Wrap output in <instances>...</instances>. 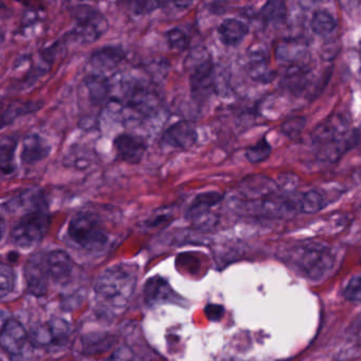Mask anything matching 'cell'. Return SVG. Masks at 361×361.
Listing matches in <instances>:
<instances>
[{"instance_id": "obj_1", "label": "cell", "mask_w": 361, "mask_h": 361, "mask_svg": "<svg viewBox=\"0 0 361 361\" xmlns=\"http://www.w3.org/2000/svg\"><path fill=\"white\" fill-rule=\"evenodd\" d=\"M137 276L132 267L116 265L105 269L94 285L97 298L111 308H123L136 287Z\"/></svg>"}, {"instance_id": "obj_2", "label": "cell", "mask_w": 361, "mask_h": 361, "mask_svg": "<svg viewBox=\"0 0 361 361\" xmlns=\"http://www.w3.org/2000/svg\"><path fill=\"white\" fill-rule=\"evenodd\" d=\"M190 90L196 102H204L215 92L214 64L207 50L192 52L187 60Z\"/></svg>"}, {"instance_id": "obj_3", "label": "cell", "mask_w": 361, "mask_h": 361, "mask_svg": "<svg viewBox=\"0 0 361 361\" xmlns=\"http://www.w3.org/2000/svg\"><path fill=\"white\" fill-rule=\"evenodd\" d=\"M290 259L302 276L312 280L322 278L334 266L331 250L319 243H308L295 247L291 252Z\"/></svg>"}, {"instance_id": "obj_4", "label": "cell", "mask_w": 361, "mask_h": 361, "mask_svg": "<svg viewBox=\"0 0 361 361\" xmlns=\"http://www.w3.org/2000/svg\"><path fill=\"white\" fill-rule=\"evenodd\" d=\"M68 235L88 251H100L109 244V236L100 219L90 212H79L71 219Z\"/></svg>"}, {"instance_id": "obj_5", "label": "cell", "mask_w": 361, "mask_h": 361, "mask_svg": "<svg viewBox=\"0 0 361 361\" xmlns=\"http://www.w3.org/2000/svg\"><path fill=\"white\" fill-rule=\"evenodd\" d=\"M117 98V97H116ZM119 99V98H118ZM121 102L123 103L124 115L130 111V115L142 118L155 116L161 107L159 94L141 82H123Z\"/></svg>"}, {"instance_id": "obj_6", "label": "cell", "mask_w": 361, "mask_h": 361, "mask_svg": "<svg viewBox=\"0 0 361 361\" xmlns=\"http://www.w3.org/2000/svg\"><path fill=\"white\" fill-rule=\"evenodd\" d=\"M71 35L81 44H92L99 41L109 31V23L102 12L90 5H80L73 9Z\"/></svg>"}, {"instance_id": "obj_7", "label": "cell", "mask_w": 361, "mask_h": 361, "mask_svg": "<svg viewBox=\"0 0 361 361\" xmlns=\"http://www.w3.org/2000/svg\"><path fill=\"white\" fill-rule=\"evenodd\" d=\"M50 221L51 219L47 211H35L23 215L12 229V242L23 249L37 246L45 238Z\"/></svg>"}, {"instance_id": "obj_8", "label": "cell", "mask_w": 361, "mask_h": 361, "mask_svg": "<svg viewBox=\"0 0 361 361\" xmlns=\"http://www.w3.org/2000/svg\"><path fill=\"white\" fill-rule=\"evenodd\" d=\"M197 140V128L194 122L180 120L162 133L159 145L164 152L187 151L193 147Z\"/></svg>"}, {"instance_id": "obj_9", "label": "cell", "mask_w": 361, "mask_h": 361, "mask_svg": "<svg viewBox=\"0 0 361 361\" xmlns=\"http://www.w3.org/2000/svg\"><path fill=\"white\" fill-rule=\"evenodd\" d=\"M147 140L139 135L122 133L114 139L116 158L128 164H140L147 154Z\"/></svg>"}, {"instance_id": "obj_10", "label": "cell", "mask_w": 361, "mask_h": 361, "mask_svg": "<svg viewBox=\"0 0 361 361\" xmlns=\"http://www.w3.org/2000/svg\"><path fill=\"white\" fill-rule=\"evenodd\" d=\"M69 336V325L66 321L54 319L47 323L37 325L31 331L30 341L35 345L51 346L66 341Z\"/></svg>"}, {"instance_id": "obj_11", "label": "cell", "mask_w": 361, "mask_h": 361, "mask_svg": "<svg viewBox=\"0 0 361 361\" xmlns=\"http://www.w3.org/2000/svg\"><path fill=\"white\" fill-rule=\"evenodd\" d=\"M46 255L37 253L27 262L25 266V278H26L28 290L37 297L46 295L49 280Z\"/></svg>"}, {"instance_id": "obj_12", "label": "cell", "mask_w": 361, "mask_h": 361, "mask_svg": "<svg viewBox=\"0 0 361 361\" xmlns=\"http://www.w3.org/2000/svg\"><path fill=\"white\" fill-rule=\"evenodd\" d=\"M30 338L27 335L24 326L18 321L10 319L4 324L0 336V343L10 356L18 358L26 350Z\"/></svg>"}, {"instance_id": "obj_13", "label": "cell", "mask_w": 361, "mask_h": 361, "mask_svg": "<svg viewBox=\"0 0 361 361\" xmlns=\"http://www.w3.org/2000/svg\"><path fill=\"white\" fill-rule=\"evenodd\" d=\"M3 208L12 213L24 211V214H27L35 211H47L48 204L41 189L30 188L4 202Z\"/></svg>"}, {"instance_id": "obj_14", "label": "cell", "mask_w": 361, "mask_h": 361, "mask_svg": "<svg viewBox=\"0 0 361 361\" xmlns=\"http://www.w3.org/2000/svg\"><path fill=\"white\" fill-rule=\"evenodd\" d=\"M51 145L37 133L27 135L22 142L20 161L25 166H35L45 160L51 153Z\"/></svg>"}, {"instance_id": "obj_15", "label": "cell", "mask_w": 361, "mask_h": 361, "mask_svg": "<svg viewBox=\"0 0 361 361\" xmlns=\"http://www.w3.org/2000/svg\"><path fill=\"white\" fill-rule=\"evenodd\" d=\"M128 56L126 48L121 45H107L94 50L90 56V65L98 73H106L117 68Z\"/></svg>"}, {"instance_id": "obj_16", "label": "cell", "mask_w": 361, "mask_h": 361, "mask_svg": "<svg viewBox=\"0 0 361 361\" xmlns=\"http://www.w3.org/2000/svg\"><path fill=\"white\" fill-rule=\"evenodd\" d=\"M90 102L94 105H106L113 94V83L103 73H92L84 79Z\"/></svg>"}, {"instance_id": "obj_17", "label": "cell", "mask_w": 361, "mask_h": 361, "mask_svg": "<svg viewBox=\"0 0 361 361\" xmlns=\"http://www.w3.org/2000/svg\"><path fill=\"white\" fill-rule=\"evenodd\" d=\"M224 195L217 191H207L197 194L185 211V217L191 221L207 219L210 210L223 200Z\"/></svg>"}, {"instance_id": "obj_18", "label": "cell", "mask_w": 361, "mask_h": 361, "mask_svg": "<svg viewBox=\"0 0 361 361\" xmlns=\"http://www.w3.org/2000/svg\"><path fill=\"white\" fill-rule=\"evenodd\" d=\"M219 39L228 47H236L248 35L249 28L242 20L235 18L224 20L217 28Z\"/></svg>"}, {"instance_id": "obj_19", "label": "cell", "mask_w": 361, "mask_h": 361, "mask_svg": "<svg viewBox=\"0 0 361 361\" xmlns=\"http://www.w3.org/2000/svg\"><path fill=\"white\" fill-rule=\"evenodd\" d=\"M246 71L251 79L259 83H269L274 79V73L268 66L267 56L263 50H252L249 52Z\"/></svg>"}, {"instance_id": "obj_20", "label": "cell", "mask_w": 361, "mask_h": 361, "mask_svg": "<svg viewBox=\"0 0 361 361\" xmlns=\"http://www.w3.org/2000/svg\"><path fill=\"white\" fill-rule=\"evenodd\" d=\"M49 276L56 282H62L71 276L73 269V259L63 250H54L46 255Z\"/></svg>"}, {"instance_id": "obj_21", "label": "cell", "mask_w": 361, "mask_h": 361, "mask_svg": "<svg viewBox=\"0 0 361 361\" xmlns=\"http://www.w3.org/2000/svg\"><path fill=\"white\" fill-rule=\"evenodd\" d=\"M18 145L16 135H7L0 141V170L5 176H10L16 171V152Z\"/></svg>"}, {"instance_id": "obj_22", "label": "cell", "mask_w": 361, "mask_h": 361, "mask_svg": "<svg viewBox=\"0 0 361 361\" xmlns=\"http://www.w3.org/2000/svg\"><path fill=\"white\" fill-rule=\"evenodd\" d=\"M306 45L298 39H283L276 47V60L283 63L298 65V62L305 56Z\"/></svg>"}, {"instance_id": "obj_23", "label": "cell", "mask_w": 361, "mask_h": 361, "mask_svg": "<svg viewBox=\"0 0 361 361\" xmlns=\"http://www.w3.org/2000/svg\"><path fill=\"white\" fill-rule=\"evenodd\" d=\"M41 109V102H33V101H27V102L16 101V102H12L8 106V109L4 111L1 128H5L9 124L13 123L16 119L31 115L35 111H39Z\"/></svg>"}, {"instance_id": "obj_24", "label": "cell", "mask_w": 361, "mask_h": 361, "mask_svg": "<svg viewBox=\"0 0 361 361\" xmlns=\"http://www.w3.org/2000/svg\"><path fill=\"white\" fill-rule=\"evenodd\" d=\"M94 161V153L90 149L81 145H75L67 152L65 156L64 164L67 168L86 170L92 166Z\"/></svg>"}, {"instance_id": "obj_25", "label": "cell", "mask_w": 361, "mask_h": 361, "mask_svg": "<svg viewBox=\"0 0 361 361\" xmlns=\"http://www.w3.org/2000/svg\"><path fill=\"white\" fill-rule=\"evenodd\" d=\"M310 69L302 65H293L284 75V85L293 94H300L308 83Z\"/></svg>"}, {"instance_id": "obj_26", "label": "cell", "mask_w": 361, "mask_h": 361, "mask_svg": "<svg viewBox=\"0 0 361 361\" xmlns=\"http://www.w3.org/2000/svg\"><path fill=\"white\" fill-rule=\"evenodd\" d=\"M243 189L245 193L253 198L267 197L276 192V185L274 180L265 176H257L250 179Z\"/></svg>"}, {"instance_id": "obj_27", "label": "cell", "mask_w": 361, "mask_h": 361, "mask_svg": "<svg viewBox=\"0 0 361 361\" xmlns=\"http://www.w3.org/2000/svg\"><path fill=\"white\" fill-rule=\"evenodd\" d=\"M259 16H261L262 20L267 24L284 22L287 16L286 5L284 1H281V0H271L263 6Z\"/></svg>"}, {"instance_id": "obj_28", "label": "cell", "mask_w": 361, "mask_h": 361, "mask_svg": "<svg viewBox=\"0 0 361 361\" xmlns=\"http://www.w3.org/2000/svg\"><path fill=\"white\" fill-rule=\"evenodd\" d=\"M312 30L319 37H326L329 33L333 32L336 28L335 18H333L329 12L320 11L314 12L312 18Z\"/></svg>"}, {"instance_id": "obj_29", "label": "cell", "mask_w": 361, "mask_h": 361, "mask_svg": "<svg viewBox=\"0 0 361 361\" xmlns=\"http://www.w3.org/2000/svg\"><path fill=\"white\" fill-rule=\"evenodd\" d=\"M325 206L324 197L317 190H310L306 192L299 202L300 211L303 213H317L322 210Z\"/></svg>"}, {"instance_id": "obj_30", "label": "cell", "mask_w": 361, "mask_h": 361, "mask_svg": "<svg viewBox=\"0 0 361 361\" xmlns=\"http://www.w3.org/2000/svg\"><path fill=\"white\" fill-rule=\"evenodd\" d=\"M113 344L111 336L103 334H92L84 337L83 346L86 353H100L111 348Z\"/></svg>"}, {"instance_id": "obj_31", "label": "cell", "mask_w": 361, "mask_h": 361, "mask_svg": "<svg viewBox=\"0 0 361 361\" xmlns=\"http://www.w3.org/2000/svg\"><path fill=\"white\" fill-rule=\"evenodd\" d=\"M271 154V147L265 138H262L257 145L247 149L245 156L250 164H259L265 161Z\"/></svg>"}, {"instance_id": "obj_32", "label": "cell", "mask_w": 361, "mask_h": 361, "mask_svg": "<svg viewBox=\"0 0 361 361\" xmlns=\"http://www.w3.org/2000/svg\"><path fill=\"white\" fill-rule=\"evenodd\" d=\"M166 43L173 51L183 52L189 46V37L185 31L179 28H173L166 31Z\"/></svg>"}, {"instance_id": "obj_33", "label": "cell", "mask_w": 361, "mask_h": 361, "mask_svg": "<svg viewBox=\"0 0 361 361\" xmlns=\"http://www.w3.org/2000/svg\"><path fill=\"white\" fill-rule=\"evenodd\" d=\"M16 284V274L13 268L7 264H3L0 267V297L5 299L12 293Z\"/></svg>"}, {"instance_id": "obj_34", "label": "cell", "mask_w": 361, "mask_h": 361, "mask_svg": "<svg viewBox=\"0 0 361 361\" xmlns=\"http://www.w3.org/2000/svg\"><path fill=\"white\" fill-rule=\"evenodd\" d=\"M169 3H160V1H130L126 4L128 9L137 16H149L156 10L168 6Z\"/></svg>"}, {"instance_id": "obj_35", "label": "cell", "mask_w": 361, "mask_h": 361, "mask_svg": "<svg viewBox=\"0 0 361 361\" xmlns=\"http://www.w3.org/2000/svg\"><path fill=\"white\" fill-rule=\"evenodd\" d=\"M306 126V119L303 117H293L287 120L281 126V130L288 138L295 139L303 132Z\"/></svg>"}, {"instance_id": "obj_36", "label": "cell", "mask_w": 361, "mask_h": 361, "mask_svg": "<svg viewBox=\"0 0 361 361\" xmlns=\"http://www.w3.org/2000/svg\"><path fill=\"white\" fill-rule=\"evenodd\" d=\"M344 297L348 301L361 302V274L353 276L348 281L345 289H344Z\"/></svg>"}, {"instance_id": "obj_37", "label": "cell", "mask_w": 361, "mask_h": 361, "mask_svg": "<svg viewBox=\"0 0 361 361\" xmlns=\"http://www.w3.org/2000/svg\"><path fill=\"white\" fill-rule=\"evenodd\" d=\"M107 361H139L136 354L128 346H121L111 355Z\"/></svg>"}, {"instance_id": "obj_38", "label": "cell", "mask_w": 361, "mask_h": 361, "mask_svg": "<svg viewBox=\"0 0 361 361\" xmlns=\"http://www.w3.org/2000/svg\"><path fill=\"white\" fill-rule=\"evenodd\" d=\"M42 20L41 12L35 10V8H28L25 10L24 16L22 18L23 28H29V27L35 26Z\"/></svg>"}, {"instance_id": "obj_39", "label": "cell", "mask_w": 361, "mask_h": 361, "mask_svg": "<svg viewBox=\"0 0 361 361\" xmlns=\"http://www.w3.org/2000/svg\"><path fill=\"white\" fill-rule=\"evenodd\" d=\"M206 314L212 320H219L224 314V308L219 305H209L206 308Z\"/></svg>"}, {"instance_id": "obj_40", "label": "cell", "mask_w": 361, "mask_h": 361, "mask_svg": "<svg viewBox=\"0 0 361 361\" xmlns=\"http://www.w3.org/2000/svg\"><path fill=\"white\" fill-rule=\"evenodd\" d=\"M158 287H161V291H164V288H166V287H168V284H166V283H164V280H161V279H159V283H158ZM147 288H149V289H147V291H155V289H154L153 287L149 286V285H147ZM156 291H159V290H156ZM147 293V295H149V297H147V300H149V301H151V300H153V301H152V302H155L156 300L159 299V295H160V293Z\"/></svg>"}, {"instance_id": "obj_41", "label": "cell", "mask_w": 361, "mask_h": 361, "mask_svg": "<svg viewBox=\"0 0 361 361\" xmlns=\"http://www.w3.org/2000/svg\"><path fill=\"white\" fill-rule=\"evenodd\" d=\"M225 361H238V360H225Z\"/></svg>"}]
</instances>
